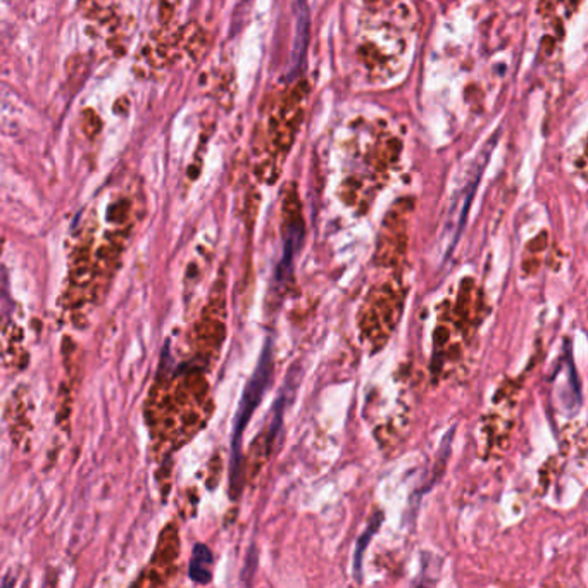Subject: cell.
Instances as JSON below:
<instances>
[{
  "instance_id": "6da1fadb",
  "label": "cell",
  "mask_w": 588,
  "mask_h": 588,
  "mask_svg": "<svg viewBox=\"0 0 588 588\" xmlns=\"http://www.w3.org/2000/svg\"><path fill=\"white\" fill-rule=\"evenodd\" d=\"M273 375V342L268 338L264 349H262L261 357H259L257 368L254 371L252 378L247 383L243 390L242 399H240L238 410L235 416V424H233L231 435V461H230V482H231V497H236L240 490V473H242V436L245 431L247 423L252 417L254 410L261 404L262 395L268 388L269 380Z\"/></svg>"
},
{
  "instance_id": "7a4b0ae2",
  "label": "cell",
  "mask_w": 588,
  "mask_h": 588,
  "mask_svg": "<svg viewBox=\"0 0 588 588\" xmlns=\"http://www.w3.org/2000/svg\"><path fill=\"white\" fill-rule=\"evenodd\" d=\"M210 568H213V554L206 545H197L190 563V578L197 583H207L210 580Z\"/></svg>"
},
{
  "instance_id": "3957f363",
  "label": "cell",
  "mask_w": 588,
  "mask_h": 588,
  "mask_svg": "<svg viewBox=\"0 0 588 588\" xmlns=\"http://www.w3.org/2000/svg\"><path fill=\"white\" fill-rule=\"evenodd\" d=\"M382 521H383V514H376L375 517L371 519V523L368 524V528L364 530V533L361 535L356 543V552H354V575H356L357 580H361V573H362V557H364V552H366V547H368V543L371 542V538L375 537V533L378 531V528L382 526Z\"/></svg>"
},
{
  "instance_id": "277c9868",
  "label": "cell",
  "mask_w": 588,
  "mask_h": 588,
  "mask_svg": "<svg viewBox=\"0 0 588 588\" xmlns=\"http://www.w3.org/2000/svg\"><path fill=\"white\" fill-rule=\"evenodd\" d=\"M301 238H302V231L297 230V228H294V230L288 233L287 242H285L282 262H280L278 269H276V280H283L285 276L292 271V261H294L295 250H297V243H301Z\"/></svg>"
}]
</instances>
